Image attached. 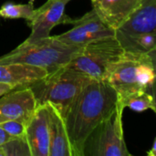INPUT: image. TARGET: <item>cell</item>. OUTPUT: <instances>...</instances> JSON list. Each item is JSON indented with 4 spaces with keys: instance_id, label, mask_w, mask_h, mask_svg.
<instances>
[{
    "instance_id": "6da1fadb",
    "label": "cell",
    "mask_w": 156,
    "mask_h": 156,
    "mask_svg": "<svg viewBox=\"0 0 156 156\" xmlns=\"http://www.w3.org/2000/svg\"><path fill=\"white\" fill-rule=\"evenodd\" d=\"M117 104L118 94L107 81L90 80L83 87L64 117L72 156H83L87 137Z\"/></svg>"
},
{
    "instance_id": "7a4b0ae2",
    "label": "cell",
    "mask_w": 156,
    "mask_h": 156,
    "mask_svg": "<svg viewBox=\"0 0 156 156\" xmlns=\"http://www.w3.org/2000/svg\"><path fill=\"white\" fill-rule=\"evenodd\" d=\"M155 54L124 51L106 81L122 99L136 91H148L154 95Z\"/></svg>"
},
{
    "instance_id": "3957f363",
    "label": "cell",
    "mask_w": 156,
    "mask_h": 156,
    "mask_svg": "<svg viewBox=\"0 0 156 156\" xmlns=\"http://www.w3.org/2000/svg\"><path fill=\"white\" fill-rule=\"evenodd\" d=\"M80 50V48L67 45L54 36L35 41H24L11 52L0 57V65L25 63L43 68L52 73L66 66Z\"/></svg>"
},
{
    "instance_id": "277c9868",
    "label": "cell",
    "mask_w": 156,
    "mask_h": 156,
    "mask_svg": "<svg viewBox=\"0 0 156 156\" xmlns=\"http://www.w3.org/2000/svg\"><path fill=\"white\" fill-rule=\"evenodd\" d=\"M91 79L64 66L29 86L37 105L51 103L64 118L71 103Z\"/></svg>"
},
{
    "instance_id": "5b68a950",
    "label": "cell",
    "mask_w": 156,
    "mask_h": 156,
    "mask_svg": "<svg viewBox=\"0 0 156 156\" xmlns=\"http://www.w3.org/2000/svg\"><path fill=\"white\" fill-rule=\"evenodd\" d=\"M123 54L124 49L115 36L103 37L81 48L66 66L91 80L106 81L112 68Z\"/></svg>"
},
{
    "instance_id": "8992f818",
    "label": "cell",
    "mask_w": 156,
    "mask_h": 156,
    "mask_svg": "<svg viewBox=\"0 0 156 156\" xmlns=\"http://www.w3.org/2000/svg\"><path fill=\"white\" fill-rule=\"evenodd\" d=\"M123 110L118 100L113 112L87 137L83 146V156H131L123 138Z\"/></svg>"
},
{
    "instance_id": "52a82bcc",
    "label": "cell",
    "mask_w": 156,
    "mask_h": 156,
    "mask_svg": "<svg viewBox=\"0 0 156 156\" xmlns=\"http://www.w3.org/2000/svg\"><path fill=\"white\" fill-rule=\"evenodd\" d=\"M69 24L74 25L70 30L54 37L67 45L80 48L92 41L115 36V30L106 26L93 9L79 19L69 18Z\"/></svg>"
},
{
    "instance_id": "ba28073f",
    "label": "cell",
    "mask_w": 156,
    "mask_h": 156,
    "mask_svg": "<svg viewBox=\"0 0 156 156\" xmlns=\"http://www.w3.org/2000/svg\"><path fill=\"white\" fill-rule=\"evenodd\" d=\"M69 1L71 0H48L40 7L34 9L27 19L31 33L25 41L31 42L48 37L52 28L57 25L69 24L70 17L64 14V10Z\"/></svg>"
},
{
    "instance_id": "9c48e42d",
    "label": "cell",
    "mask_w": 156,
    "mask_h": 156,
    "mask_svg": "<svg viewBox=\"0 0 156 156\" xmlns=\"http://www.w3.org/2000/svg\"><path fill=\"white\" fill-rule=\"evenodd\" d=\"M36 107L37 101L29 87L15 89L0 97V122L16 120L26 124Z\"/></svg>"
},
{
    "instance_id": "30bf717a",
    "label": "cell",
    "mask_w": 156,
    "mask_h": 156,
    "mask_svg": "<svg viewBox=\"0 0 156 156\" xmlns=\"http://www.w3.org/2000/svg\"><path fill=\"white\" fill-rule=\"evenodd\" d=\"M25 137L31 156H49L48 116L45 105H37L26 123Z\"/></svg>"
},
{
    "instance_id": "8fae6325",
    "label": "cell",
    "mask_w": 156,
    "mask_h": 156,
    "mask_svg": "<svg viewBox=\"0 0 156 156\" xmlns=\"http://www.w3.org/2000/svg\"><path fill=\"white\" fill-rule=\"evenodd\" d=\"M93 10L101 21L117 30L140 5L142 0H91Z\"/></svg>"
},
{
    "instance_id": "7c38bea8",
    "label": "cell",
    "mask_w": 156,
    "mask_h": 156,
    "mask_svg": "<svg viewBox=\"0 0 156 156\" xmlns=\"http://www.w3.org/2000/svg\"><path fill=\"white\" fill-rule=\"evenodd\" d=\"M48 74V71L43 68L25 63L0 65V82L11 85L16 89L29 87Z\"/></svg>"
},
{
    "instance_id": "4fadbf2b",
    "label": "cell",
    "mask_w": 156,
    "mask_h": 156,
    "mask_svg": "<svg viewBox=\"0 0 156 156\" xmlns=\"http://www.w3.org/2000/svg\"><path fill=\"white\" fill-rule=\"evenodd\" d=\"M49 129V156H72L64 118L49 102H46Z\"/></svg>"
},
{
    "instance_id": "5bb4252c",
    "label": "cell",
    "mask_w": 156,
    "mask_h": 156,
    "mask_svg": "<svg viewBox=\"0 0 156 156\" xmlns=\"http://www.w3.org/2000/svg\"><path fill=\"white\" fill-rule=\"evenodd\" d=\"M155 27L156 0H142L140 5L117 30L137 35L155 32Z\"/></svg>"
},
{
    "instance_id": "9a60e30c",
    "label": "cell",
    "mask_w": 156,
    "mask_h": 156,
    "mask_svg": "<svg viewBox=\"0 0 156 156\" xmlns=\"http://www.w3.org/2000/svg\"><path fill=\"white\" fill-rule=\"evenodd\" d=\"M115 37L124 49V51L133 53H156V33H144L131 35L115 30Z\"/></svg>"
},
{
    "instance_id": "2e32d148",
    "label": "cell",
    "mask_w": 156,
    "mask_h": 156,
    "mask_svg": "<svg viewBox=\"0 0 156 156\" xmlns=\"http://www.w3.org/2000/svg\"><path fill=\"white\" fill-rule=\"evenodd\" d=\"M119 102L123 108L129 107L134 112H142L146 110L156 111L154 95L148 91H136L131 93L122 99H119Z\"/></svg>"
},
{
    "instance_id": "e0dca14e",
    "label": "cell",
    "mask_w": 156,
    "mask_h": 156,
    "mask_svg": "<svg viewBox=\"0 0 156 156\" xmlns=\"http://www.w3.org/2000/svg\"><path fill=\"white\" fill-rule=\"evenodd\" d=\"M31 4H13L6 3L0 8V16L5 18H25L28 19L33 13Z\"/></svg>"
},
{
    "instance_id": "ac0fdd59",
    "label": "cell",
    "mask_w": 156,
    "mask_h": 156,
    "mask_svg": "<svg viewBox=\"0 0 156 156\" xmlns=\"http://www.w3.org/2000/svg\"><path fill=\"white\" fill-rule=\"evenodd\" d=\"M3 156H31L26 137L11 138L2 146Z\"/></svg>"
},
{
    "instance_id": "d6986e66",
    "label": "cell",
    "mask_w": 156,
    "mask_h": 156,
    "mask_svg": "<svg viewBox=\"0 0 156 156\" xmlns=\"http://www.w3.org/2000/svg\"><path fill=\"white\" fill-rule=\"evenodd\" d=\"M0 127L12 138L25 137L26 124L22 122L12 120L0 122Z\"/></svg>"
},
{
    "instance_id": "ffe728a7",
    "label": "cell",
    "mask_w": 156,
    "mask_h": 156,
    "mask_svg": "<svg viewBox=\"0 0 156 156\" xmlns=\"http://www.w3.org/2000/svg\"><path fill=\"white\" fill-rule=\"evenodd\" d=\"M16 88H14L13 86L11 85H8V84H5V83H3V82H0V97L3 96L4 94L15 90Z\"/></svg>"
},
{
    "instance_id": "44dd1931",
    "label": "cell",
    "mask_w": 156,
    "mask_h": 156,
    "mask_svg": "<svg viewBox=\"0 0 156 156\" xmlns=\"http://www.w3.org/2000/svg\"><path fill=\"white\" fill-rule=\"evenodd\" d=\"M12 137H10L1 127H0V146H2L4 144H5L7 141H9Z\"/></svg>"
},
{
    "instance_id": "7402d4cb",
    "label": "cell",
    "mask_w": 156,
    "mask_h": 156,
    "mask_svg": "<svg viewBox=\"0 0 156 156\" xmlns=\"http://www.w3.org/2000/svg\"><path fill=\"white\" fill-rule=\"evenodd\" d=\"M147 155L149 156H156V141L154 140V144H153V147L151 149V151H149L147 153Z\"/></svg>"
}]
</instances>
